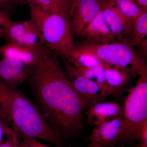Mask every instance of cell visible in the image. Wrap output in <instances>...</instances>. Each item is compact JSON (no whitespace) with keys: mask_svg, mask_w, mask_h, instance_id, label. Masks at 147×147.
Segmentation results:
<instances>
[{"mask_svg":"<svg viewBox=\"0 0 147 147\" xmlns=\"http://www.w3.org/2000/svg\"><path fill=\"white\" fill-rule=\"evenodd\" d=\"M13 130L7 123L0 117V144L3 142L5 134H10Z\"/></svg>","mask_w":147,"mask_h":147,"instance_id":"cell-24","label":"cell"},{"mask_svg":"<svg viewBox=\"0 0 147 147\" xmlns=\"http://www.w3.org/2000/svg\"><path fill=\"white\" fill-rule=\"evenodd\" d=\"M144 147L142 146H141V145H139V147Z\"/></svg>","mask_w":147,"mask_h":147,"instance_id":"cell-28","label":"cell"},{"mask_svg":"<svg viewBox=\"0 0 147 147\" xmlns=\"http://www.w3.org/2000/svg\"><path fill=\"white\" fill-rule=\"evenodd\" d=\"M29 67L31 66L17 60L2 58L0 60V81L11 88L18 89L30 76Z\"/></svg>","mask_w":147,"mask_h":147,"instance_id":"cell-9","label":"cell"},{"mask_svg":"<svg viewBox=\"0 0 147 147\" xmlns=\"http://www.w3.org/2000/svg\"><path fill=\"white\" fill-rule=\"evenodd\" d=\"M142 10L147 11V0H134Z\"/></svg>","mask_w":147,"mask_h":147,"instance_id":"cell-27","label":"cell"},{"mask_svg":"<svg viewBox=\"0 0 147 147\" xmlns=\"http://www.w3.org/2000/svg\"><path fill=\"white\" fill-rule=\"evenodd\" d=\"M101 10V0H78L70 20L72 34L80 36Z\"/></svg>","mask_w":147,"mask_h":147,"instance_id":"cell-10","label":"cell"},{"mask_svg":"<svg viewBox=\"0 0 147 147\" xmlns=\"http://www.w3.org/2000/svg\"><path fill=\"white\" fill-rule=\"evenodd\" d=\"M47 50L44 45L30 47L7 42L0 47V55L2 58L14 59L30 66L34 67Z\"/></svg>","mask_w":147,"mask_h":147,"instance_id":"cell-11","label":"cell"},{"mask_svg":"<svg viewBox=\"0 0 147 147\" xmlns=\"http://www.w3.org/2000/svg\"><path fill=\"white\" fill-rule=\"evenodd\" d=\"M20 147H51L42 144L37 139H28L23 140Z\"/></svg>","mask_w":147,"mask_h":147,"instance_id":"cell-25","label":"cell"},{"mask_svg":"<svg viewBox=\"0 0 147 147\" xmlns=\"http://www.w3.org/2000/svg\"><path fill=\"white\" fill-rule=\"evenodd\" d=\"M50 52L47 50L43 53L29 78L36 106L58 134H75L83 125L88 105Z\"/></svg>","mask_w":147,"mask_h":147,"instance_id":"cell-1","label":"cell"},{"mask_svg":"<svg viewBox=\"0 0 147 147\" xmlns=\"http://www.w3.org/2000/svg\"><path fill=\"white\" fill-rule=\"evenodd\" d=\"M27 4H32L40 8L50 12L65 14L60 0H24Z\"/></svg>","mask_w":147,"mask_h":147,"instance_id":"cell-20","label":"cell"},{"mask_svg":"<svg viewBox=\"0 0 147 147\" xmlns=\"http://www.w3.org/2000/svg\"><path fill=\"white\" fill-rule=\"evenodd\" d=\"M63 57L71 65L77 67H93L103 62L94 56L80 52L75 47L66 53Z\"/></svg>","mask_w":147,"mask_h":147,"instance_id":"cell-18","label":"cell"},{"mask_svg":"<svg viewBox=\"0 0 147 147\" xmlns=\"http://www.w3.org/2000/svg\"><path fill=\"white\" fill-rule=\"evenodd\" d=\"M123 109V106L118 102L103 100L86 108L85 114L88 123L96 126L122 115Z\"/></svg>","mask_w":147,"mask_h":147,"instance_id":"cell-12","label":"cell"},{"mask_svg":"<svg viewBox=\"0 0 147 147\" xmlns=\"http://www.w3.org/2000/svg\"><path fill=\"white\" fill-rule=\"evenodd\" d=\"M105 74L106 82L110 88L119 94L121 89L129 82L132 76L123 69L113 66L105 63Z\"/></svg>","mask_w":147,"mask_h":147,"instance_id":"cell-16","label":"cell"},{"mask_svg":"<svg viewBox=\"0 0 147 147\" xmlns=\"http://www.w3.org/2000/svg\"><path fill=\"white\" fill-rule=\"evenodd\" d=\"M66 12L70 20L78 0H61Z\"/></svg>","mask_w":147,"mask_h":147,"instance_id":"cell-22","label":"cell"},{"mask_svg":"<svg viewBox=\"0 0 147 147\" xmlns=\"http://www.w3.org/2000/svg\"><path fill=\"white\" fill-rule=\"evenodd\" d=\"M70 80L74 89L86 103L88 107L103 101L106 96L110 95L102 86L83 76H72Z\"/></svg>","mask_w":147,"mask_h":147,"instance_id":"cell-14","label":"cell"},{"mask_svg":"<svg viewBox=\"0 0 147 147\" xmlns=\"http://www.w3.org/2000/svg\"><path fill=\"white\" fill-rule=\"evenodd\" d=\"M147 135V72L139 75L129 92L122 113L118 142L132 144Z\"/></svg>","mask_w":147,"mask_h":147,"instance_id":"cell-3","label":"cell"},{"mask_svg":"<svg viewBox=\"0 0 147 147\" xmlns=\"http://www.w3.org/2000/svg\"><path fill=\"white\" fill-rule=\"evenodd\" d=\"M122 114L112 120L95 127L87 140L91 147H114L118 142Z\"/></svg>","mask_w":147,"mask_h":147,"instance_id":"cell-8","label":"cell"},{"mask_svg":"<svg viewBox=\"0 0 147 147\" xmlns=\"http://www.w3.org/2000/svg\"><path fill=\"white\" fill-rule=\"evenodd\" d=\"M0 117L23 140L41 139L61 144L62 137L47 124L36 105L22 92L1 81Z\"/></svg>","mask_w":147,"mask_h":147,"instance_id":"cell-2","label":"cell"},{"mask_svg":"<svg viewBox=\"0 0 147 147\" xmlns=\"http://www.w3.org/2000/svg\"><path fill=\"white\" fill-rule=\"evenodd\" d=\"M121 13L132 24L142 11L134 0H113Z\"/></svg>","mask_w":147,"mask_h":147,"instance_id":"cell-19","label":"cell"},{"mask_svg":"<svg viewBox=\"0 0 147 147\" xmlns=\"http://www.w3.org/2000/svg\"><path fill=\"white\" fill-rule=\"evenodd\" d=\"M80 36L87 41L105 44L116 42V36L105 21L102 9L83 30Z\"/></svg>","mask_w":147,"mask_h":147,"instance_id":"cell-13","label":"cell"},{"mask_svg":"<svg viewBox=\"0 0 147 147\" xmlns=\"http://www.w3.org/2000/svg\"><path fill=\"white\" fill-rule=\"evenodd\" d=\"M105 63L91 67H77L67 63L65 64L67 71L71 77L76 76H83L97 83L103 87L110 95L119 94L107 84L105 74Z\"/></svg>","mask_w":147,"mask_h":147,"instance_id":"cell-15","label":"cell"},{"mask_svg":"<svg viewBox=\"0 0 147 147\" xmlns=\"http://www.w3.org/2000/svg\"><path fill=\"white\" fill-rule=\"evenodd\" d=\"M31 19L39 30L43 45L50 52L63 56L76 46L70 19L63 13L46 11L28 4Z\"/></svg>","mask_w":147,"mask_h":147,"instance_id":"cell-4","label":"cell"},{"mask_svg":"<svg viewBox=\"0 0 147 147\" xmlns=\"http://www.w3.org/2000/svg\"><path fill=\"white\" fill-rule=\"evenodd\" d=\"M147 36V11H144L132 24L127 42L133 48L139 47L146 39Z\"/></svg>","mask_w":147,"mask_h":147,"instance_id":"cell-17","label":"cell"},{"mask_svg":"<svg viewBox=\"0 0 147 147\" xmlns=\"http://www.w3.org/2000/svg\"><path fill=\"white\" fill-rule=\"evenodd\" d=\"M3 37L8 43L30 47L42 45L39 30L31 18L21 21L9 19L3 28Z\"/></svg>","mask_w":147,"mask_h":147,"instance_id":"cell-6","label":"cell"},{"mask_svg":"<svg viewBox=\"0 0 147 147\" xmlns=\"http://www.w3.org/2000/svg\"><path fill=\"white\" fill-rule=\"evenodd\" d=\"M8 140L5 142H3L0 144V147H20L17 139V136L14 133L7 135Z\"/></svg>","mask_w":147,"mask_h":147,"instance_id":"cell-23","label":"cell"},{"mask_svg":"<svg viewBox=\"0 0 147 147\" xmlns=\"http://www.w3.org/2000/svg\"><path fill=\"white\" fill-rule=\"evenodd\" d=\"M75 47L105 63L125 69L132 76L147 72L146 65L127 42L101 44L86 41Z\"/></svg>","mask_w":147,"mask_h":147,"instance_id":"cell-5","label":"cell"},{"mask_svg":"<svg viewBox=\"0 0 147 147\" xmlns=\"http://www.w3.org/2000/svg\"><path fill=\"white\" fill-rule=\"evenodd\" d=\"M101 3L105 21L117 40L128 43L132 26L121 13L113 0H101Z\"/></svg>","mask_w":147,"mask_h":147,"instance_id":"cell-7","label":"cell"},{"mask_svg":"<svg viewBox=\"0 0 147 147\" xmlns=\"http://www.w3.org/2000/svg\"><path fill=\"white\" fill-rule=\"evenodd\" d=\"M10 19L8 13L0 9V37H3V28L6 22Z\"/></svg>","mask_w":147,"mask_h":147,"instance_id":"cell-26","label":"cell"},{"mask_svg":"<svg viewBox=\"0 0 147 147\" xmlns=\"http://www.w3.org/2000/svg\"><path fill=\"white\" fill-rule=\"evenodd\" d=\"M26 4L24 0H0V9L8 13L18 5Z\"/></svg>","mask_w":147,"mask_h":147,"instance_id":"cell-21","label":"cell"}]
</instances>
